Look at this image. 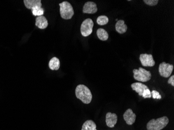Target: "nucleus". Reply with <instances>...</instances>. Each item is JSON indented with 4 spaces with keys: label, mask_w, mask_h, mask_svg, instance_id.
Masks as SVG:
<instances>
[{
    "label": "nucleus",
    "mask_w": 174,
    "mask_h": 130,
    "mask_svg": "<svg viewBox=\"0 0 174 130\" xmlns=\"http://www.w3.org/2000/svg\"><path fill=\"white\" fill-rule=\"evenodd\" d=\"M98 11L96 4L93 2H87L83 8V12L85 14H92L96 13Z\"/></svg>",
    "instance_id": "nucleus-8"
},
{
    "label": "nucleus",
    "mask_w": 174,
    "mask_h": 130,
    "mask_svg": "<svg viewBox=\"0 0 174 130\" xmlns=\"http://www.w3.org/2000/svg\"><path fill=\"white\" fill-rule=\"evenodd\" d=\"M131 88L134 91H135L137 93H138L139 96H142V94L145 90L148 89V87L144 84L140 82H135L131 85Z\"/></svg>",
    "instance_id": "nucleus-11"
},
{
    "label": "nucleus",
    "mask_w": 174,
    "mask_h": 130,
    "mask_svg": "<svg viewBox=\"0 0 174 130\" xmlns=\"http://www.w3.org/2000/svg\"><path fill=\"white\" fill-rule=\"evenodd\" d=\"M109 18L107 16L105 15L100 16L96 19V22L98 25L100 26H103L106 25L109 22Z\"/></svg>",
    "instance_id": "nucleus-18"
},
{
    "label": "nucleus",
    "mask_w": 174,
    "mask_h": 130,
    "mask_svg": "<svg viewBox=\"0 0 174 130\" xmlns=\"http://www.w3.org/2000/svg\"><path fill=\"white\" fill-rule=\"evenodd\" d=\"M93 25L94 23L91 19L87 18L85 19L81 24L80 28L82 36L85 37L90 36L92 32Z\"/></svg>",
    "instance_id": "nucleus-5"
},
{
    "label": "nucleus",
    "mask_w": 174,
    "mask_h": 130,
    "mask_svg": "<svg viewBox=\"0 0 174 130\" xmlns=\"http://www.w3.org/2000/svg\"><path fill=\"white\" fill-rule=\"evenodd\" d=\"M118 19H116V21H118Z\"/></svg>",
    "instance_id": "nucleus-24"
},
{
    "label": "nucleus",
    "mask_w": 174,
    "mask_h": 130,
    "mask_svg": "<svg viewBox=\"0 0 174 130\" xmlns=\"http://www.w3.org/2000/svg\"><path fill=\"white\" fill-rule=\"evenodd\" d=\"M169 122L168 118L166 116L162 117L157 119L151 120L146 124L148 130H161L166 127Z\"/></svg>",
    "instance_id": "nucleus-2"
},
{
    "label": "nucleus",
    "mask_w": 174,
    "mask_h": 130,
    "mask_svg": "<svg viewBox=\"0 0 174 130\" xmlns=\"http://www.w3.org/2000/svg\"><path fill=\"white\" fill-rule=\"evenodd\" d=\"M133 73L134 79L140 82H148L152 77L150 71H147L141 67L139 68V69H135L133 70Z\"/></svg>",
    "instance_id": "nucleus-4"
},
{
    "label": "nucleus",
    "mask_w": 174,
    "mask_h": 130,
    "mask_svg": "<svg viewBox=\"0 0 174 130\" xmlns=\"http://www.w3.org/2000/svg\"><path fill=\"white\" fill-rule=\"evenodd\" d=\"M76 96L78 99L83 102V103L89 104L91 102L92 95L90 89L84 84H79L75 90Z\"/></svg>",
    "instance_id": "nucleus-1"
},
{
    "label": "nucleus",
    "mask_w": 174,
    "mask_h": 130,
    "mask_svg": "<svg viewBox=\"0 0 174 130\" xmlns=\"http://www.w3.org/2000/svg\"><path fill=\"white\" fill-rule=\"evenodd\" d=\"M140 61L144 67H153L156 64L152 55L151 54H141L140 55Z\"/></svg>",
    "instance_id": "nucleus-7"
},
{
    "label": "nucleus",
    "mask_w": 174,
    "mask_h": 130,
    "mask_svg": "<svg viewBox=\"0 0 174 130\" xmlns=\"http://www.w3.org/2000/svg\"><path fill=\"white\" fill-rule=\"evenodd\" d=\"M60 6V14L61 17L64 19H70L74 14V11L72 5L69 2H63L59 3Z\"/></svg>",
    "instance_id": "nucleus-3"
},
{
    "label": "nucleus",
    "mask_w": 174,
    "mask_h": 130,
    "mask_svg": "<svg viewBox=\"0 0 174 130\" xmlns=\"http://www.w3.org/2000/svg\"><path fill=\"white\" fill-rule=\"evenodd\" d=\"M168 83L171 84L172 86L174 87V76H171V77L170 78V79H168Z\"/></svg>",
    "instance_id": "nucleus-23"
},
{
    "label": "nucleus",
    "mask_w": 174,
    "mask_h": 130,
    "mask_svg": "<svg viewBox=\"0 0 174 130\" xmlns=\"http://www.w3.org/2000/svg\"><path fill=\"white\" fill-rule=\"evenodd\" d=\"M81 130H97L96 124L92 120H87L83 124Z\"/></svg>",
    "instance_id": "nucleus-16"
},
{
    "label": "nucleus",
    "mask_w": 174,
    "mask_h": 130,
    "mask_svg": "<svg viewBox=\"0 0 174 130\" xmlns=\"http://www.w3.org/2000/svg\"><path fill=\"white\" fill-rule=\"evenodd\" d=\"M115 29L117 32L120 34H123L127 31V26L125 23L124 20H119L115 25Z\"/></svg>",
    "instance_id": "nucleus-14"
},
{
    "label": "nucleus",
    "mask_w": 174,
    "mask_h": 130,
    "mask_svg": "<svg viewBox=\"0 0 174 130\" xmlns=\"http://www.w3.org/2000/svg\"><path fill=\"white\" fill-rule=\"evenodd\" d=\"M174 69V66L171 64L163 62L160 64L159 71L161 77L164 78L169 77L171 76Z\"/></svg>",
    "instance_id": "nucleus-6"
},
{
    "label": "nucleus",
    "mask_w": 174,
    "mask_h": 130,
    "mask_svg": "<svg viewBox=\"0 0 174 130\" xmlns=\"http://www.w3.org/2000/svg\"><path fill=\"white\" fill-rule=\"evenodd\" d=\"M23 2L26 8L31 10L36 8H41L42 6L41 0H24Z\"/></svg>",
    "instance_id": "nucleus-12"
},
{
    "label": "nucleus",
    "mask_w": 174,
    "mask_h": 130,
    "mask_svg": "<svg viewBox=\"0 0 174 130\" xmlns=\"http://www.w3.org/2000/svg\"><path fill=\"white\" fill-rule=\"evenodd\" d=\"M151 94L152 95L153 98L154 99H161V95L160 94V93L156 90H153L151 92Z\"/></svg>",
    "instance_id": "nucleus-22"
},
{
    "label": "nucleus",
    "mask_w": 174,
    "mask_h": 130,
    "mask_svg": "<svg viewBox=\"0 0 174 130\" xmlns=\"http://www.w3.org/2000/svg\"><path fill=\"white\" fill-rule=\"evenodd\" d=\"M142 97L145 98H150L152 97V94L151 92L150 91L149 89L148 88L146 90H145L143 91V94H142Z\"/></svg>",
    "instance_id": "nucleus-21"
},
{
    "label": "nucleus",
    "mask_w": 174,
    "mask_h": 130,
    "mask_svg": "<svg viewBox=\"0 0 174 130\" xmlns=\"http://www.w3.org/2000/svg\"><path fill=\"white\" fill-rule=\"evenodd\" d=\"M124 119L126 121V123L128 125H132L135 122L136 119V115L132 112L131 109H128L126 110L124 116Z\"/></svg>",
    "instance_id": "nucleus-9"
},
{
    "label": "nucleus",
    "mask_w": 174,
    "mask_h": 130,
    "mask_svg": "<svg viewBox=\"0 0 174 130\" xmlns=\"http://www.w3.org/2000/svg\"><path fill=\"white\" fill-rule=\"evenodd\" d=\"M32 12L33 15L37 16L38 17L40 16H43V14H44V9L42 8H36L32 9Z\"/></svg>",
    "instance_id": "nucleus-19"
},
{
    "label": "nucleus",
    "mask_w": 174,
    "mask_h": 130,
    "mask_svg": "<svg viewBox=\"0 0 174 130\" xmlns=\"http://www.w3.org/2000/svg\"><path fill=\"white\" fill-rule=\"evenodd\" d=\"M117 121V116L115 113L107 112L106 115V123L109 128H114Z\"/></svg>",
    "instance_id": "nucleus-10"
},
{
    "label": "nucleus",
    "mask_w": 174,
    "mask_h": 130,
    "mask_svg": "<svg viewBox=\"0 0 174 130\" xmlns=\"http://www.w3.org/2000/svg\"><path fill=\"white\" fill-rule=\"evenodd\" d=\"M49 68L52 70H58L60 67V62L59 58L54 57L52 58L49 64Z\"/></svg>",
    "instance_id": "nucleus-15"
},
{
    "label": "nucleus",
    "mask_w": 174,
    "mask_h": 130,
    "mask_svg": "<svg viewBox=\"0 0 174 130\" xmlns=\"http://www.w3.org/2000/svg\"><path fill=\"white\" fill-rule=\"evenodd\" d=\"M36 26L41 29H44L48 26V22L44 16H40L36 19Z\"/></svg>",
    "instance_id": "nucleus-13"
},
{
    "label": "nucleus",
    "mask_w": 174,
    "mask_h": 130,
    "mask_svg": "<svg viewBox=\"0 0 174 130\" xmlns=\"http://www.w3.org/2000/svg\"><path fill=\"white\" fill-rule=\"evenodd\" d=\"M98 38L102 41H106L109 38V34L103 28L98 29L96 31Z\"/></svg>",
    "instance_id": "nucleus-17"
},
{
    "label": "nucleus",
    "mask_w": 174,
    "mask_h": 130,
    "mask_svg": "<svg viewBox=\"0 0 174 130\" xmlns=\"http://www.w3.org/2000/svg\"><path fill=\"white\" fill-rule=\"evenodd\" d=\"M143 2H145L146 4L150 5V6H155L157 4V3L159 2L158 0H144Z\"/></svg>",
    "instance_id": "nucleus-20"
}]
</instances>
